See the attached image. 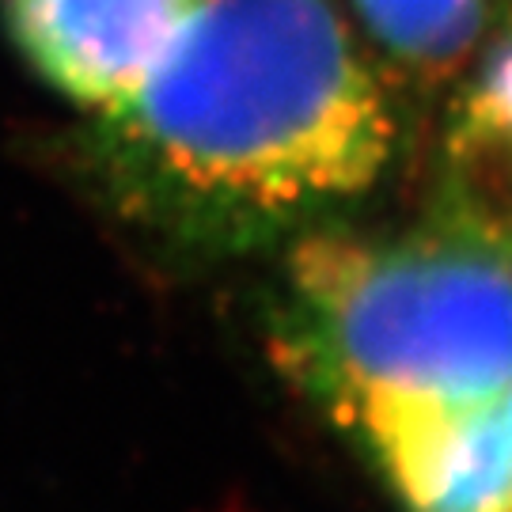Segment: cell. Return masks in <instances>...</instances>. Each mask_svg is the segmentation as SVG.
Returning a JSON list of instances; mask_svg holds the SVG:
<instances>
[{"label": "cell", "instance_id": "1", "mask_svg": "<svg viewBox=\"0 0 512 512\" xmlns=\"http://www.w3.org/2000/svg\"><path fill=\"white\" fill-rule=\"evenodd\" d=\"M395 114L330 0H198L95 152L126 213L239 251L361 198Z\"/></svg>", "mask_w": 512, "mask_h": 512}, {"label": "cell", "instance_id": "2", "mask_svg": "<svg viewBox=\"0 0 512 512\" xmlns=\"http://www.w3.org/2000/svg\"><path fill=\"white\" fill-rule=\"evenodd\" d=\"M277 357L338 421L368 399H501L512 255L440 217L406 236H308L289 258Z\"/></svg>", "mask_w": 512, "mask_h": 512}, {"label": "cell", "instance_id": "3", "mask_svg": "<svg viewBox=\"0 0 512 512\" xmlns=\"http://www.w3.org/2000/svg\"><path fill=\"white\" fill-rule=\"evenodd\" d=\"M403 512H512V433L501 399H368L342 418Z\"/></svg>", "mask_w": 512, "mask_h": 512}, {"label": "cell", "instance_id": "4", "mask_svg": "<svg viewBox=\"0 0 512 512\" xmlns=\"http://www.w3.org/2000/svg\"><path fill=\"white\" fill-rule=\"evenodd\" d=\"M198 0H8L19 54L88 110L122 103Z\"/></svg>", "mask_w": 512, "mask_h": 512}, {"label": "cell", "instance_id": "5", "mask_svg": "<svg viewBox=\"0 0 512 512\" xmlns=\"http://www.w3.org/2000/svg\"><path fill=\"white\" fill-rule=\"evenodd\" d=\"M433 217L512 255V23L452 114Z\"/></svg>", "mask_w": 512, "mask_h": 512}, {"label": "cell", "instance_id": "6", "mask_svg": "<svg viewBox=\"0 0 512 512\" xmlns=\"http://www.w3.org/2000/svg\"><path fill=\"white\" fill-rule=\"evenodd\" d=\"M372 46L403 73L433 80L471 54L494 0H349Z\"/></svg>", "mask_w": 512, "mask_h": 512}, {"label": "cell", "instance_id": "7", "mask_svg": "<svg viewBox=\"0 0 512 512\" xmlns=\"http://www.w3.org/2000/svg\"><path fill=\"white\" fill-rule=\"evenodd\" d=\"M501 410H505V421H509V433H512V380L505 387V395H501Z\"/></svg>", "mask_w": 512, "mask_h": 512}]
</instances>
